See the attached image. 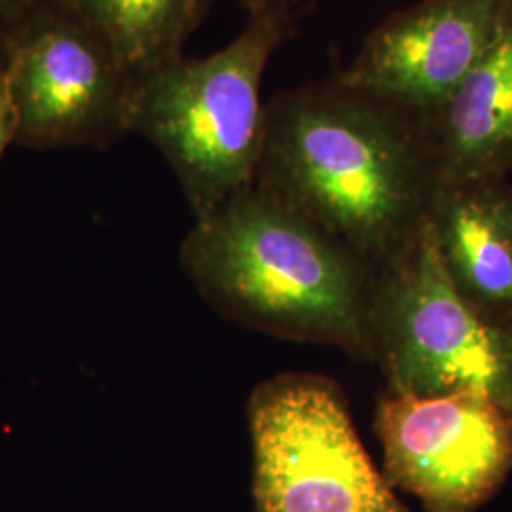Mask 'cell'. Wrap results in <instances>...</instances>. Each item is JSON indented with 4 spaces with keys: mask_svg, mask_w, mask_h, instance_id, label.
I'll use <instances>...</instances> for the list:
<instances>
[{
    "mask_svg": "<svg viewBox=\"0 0 512 512\" xmlns=\"http://www.w3.org/2000/svg\"><path fill=\"white\" fill-rule=\"evenodd\" d=\"M440 181L512 171V4L456 92L423 120Z\"/></svg>",
    "mask_w": 512,
    "mask_h": 512,
    "instance_id": "10",
    "label": "cell"
},
{
    "mask_svg": "<svg viewBox=\"0 0 512 512\" xmlns=\"http://www.w3.org/2000/svg\"><path fill=\"white\" fill-rule=\"evenodd\" d=\"M253 512H408L368 456L342 387L315 372L255 385L247 406Z\"/></svg>",
    "mask_w": 512,
    "mask_h": 512,
    "instance_id": "5",
    "label": "cell"
},
{
    "mask_svg": "<svg viewBox=\"0 0 512 512\" xmlns=\"http://www.w3.org/2000/svg\"><path fill=\"white\" fill-rule=\"evenodd\" d=\"M439 173L418 114L338 78L266 105L255 186L348 247L372 272L429 219Z\"/></svg>",
    "mask_w": 512,
    "mask_h": 512,
    "instance_id": "1",
    "label": "cell"
},
{
    "mask_svg": "<svg viewBox=\"0 0 512 512\" xmlns=\"http://www.w3.org/2000/svg\"><path fill=\"white\" fill-rule=\"evenodd\" d=\"M0 65L21 147L109 148L128 135L133 78L67 0L4 14Z\"/></svg>",
    "mask_w": 512,
    "mask_h": 512,
    "instance_id": "6",
    "label": "cell"
},
{
    "mask_svg": "<svg viewBox=\"0 0 512 512\" xmlns=\"http://www.w3.org/2000/svg\"><path fill=\"white\" fill-rule=\"evenodd\" d=\"M511 4L421 0L374 29L338 80L425 120L473 71Z\"/></svg>",
    "mask_w": 512,
    "mask_h": 512,
    "instance_id": "8",
    "label": "cell"
},
{
    "mask_svg": "<svg viewBox=\"0 0 512 512\" xmlns=\"http://www.w3.org/2000/svg\"><path fill=\"white\" fill-rule=\"evenodd\" d=\"M238 2L247 10V14H253V12H258L260 8H264L270 0H238Z\"/></svg>",
    "mask_w": 512,
    "mask_h": 512,
    "instance_id": "13",
    "label": "cell"
},
{
    "mask_svg": "<svg viewBox=\"0 0 512 512\" xmlns=\"http://www.w3.org/2000/svg\"><path fill=\"white\" fill-rule=\"evenodd\" d=\"M179 260L222 317L372 363V268L255 184L196 220Z\"/></svg>",
    "mask_w": 512,
    "mask_h": 512,
    "instance_id": "2",
    "label": "cell"
},
{
    "mask_svg": "<svg viewBox=\"0 0 512 512\" xmlns=\"http://www.w3.org/2000/svg\"><path fill=\"white\" fill-rule=\"evenodd\" d=\"M16 143V116L14 109L8 97V88H6V78L0 65V160L6 152L8 145Z\"/></svg>",
    "mask_w": 512,
    "mask_h": 512,
    "instance_id": "12",
    "label": "cell"
},
{
    "mask_svg": "<svg viewBox=\"0 0 512 512\" xmlns=\"http://www.w3.org/2000/svg\"><path fill=\"white\" fill-rule=\"evenodd\" d=\"M133 80L183 57L213 0H67Z\"/></svg>",
    "mask_w": 512,
    "mask_h": 512,
    "instance_id": "11",
    "label": "cell"
},
{
    "mask_svg": "<svg viewBox=\"0 0 512 512\" xmlns=\"http://www.w3.org/2000/svg\"><path fill=\"white\" fill-rule=\"evenodd\" d=\"M27 2H31V0H0V16L8 14L10 10H16V8L27 4Z\"/></svg>",
    "mask_w": 512,
    "mask_h": 512,
    "instance_id": "14",
    "label": "cell"
},
{
    "mask_svg": "<svg viewBox=\"0 0 512 512\" xmlns=\"http://www.w3.org/2000/svg\"><path fill=\"white\" fill-rule=\"evenodd\" d=\"M370 349L391 393L473 391L512 412V329L459 293L429 222L408 249L374 272Z\"/></svg>",
    "mask_w": 512,
    "mask_h": 512,
    "instance_id": "4",
    "label": "cell"
},
{
    "mask_svg": "<svg viewBox=\"0 0 512 512\" xmlns=\"http://www.w3.org/2000/svg\"><path fill=\"white\" fill-rule=\"evenodd\" d=\"M427 222L459 293L512 329V186L507 177L440 181Z\"/></svg>",
    "mask_w": 512,
    "mask_h": 512,
    "instance_id": "9",
    "label": "cell"
},
{
    "mask_svg": "<svg viewBox=\"0 0 512 512\" xmlns=\"http://www.w3.org/2000/svg\"><path fill=\"white\" fill-rule=\"evenodd\" d=\"M315 2L270 0L219 52L202 59L183 55L133 80L129 133L160 150L194 220L255 184L266 137L264 71Z\"/></svg>",
    "mask_w": 512,
    "mask_h": 512,
    "instance_id": "3",
    "label": "cell"
},
{
    "mask_svg": "<svg viewBox=\"0 0 512 512\" xmlns=\"http://www.w3.org/2000/svg\"><path fill=\"white\" fill-rule=\"evenodd\" d=\"M374 427L385 478L423 512H478L511 476L512 412L486 395L387 391Z\"/></svg>",
    "mask_w": 512,
    "mask_h": 512,
    "instance_id": "7",
    "label": "cell"
}]
</instances>
